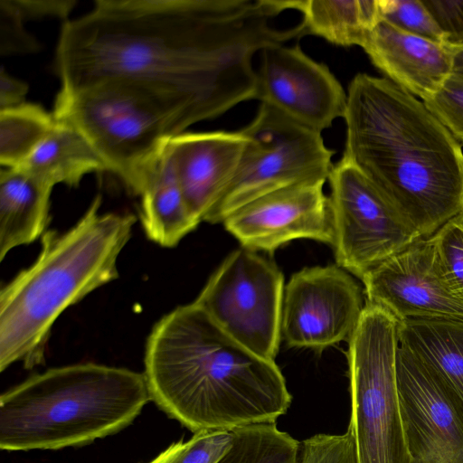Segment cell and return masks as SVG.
<instances>
[{"instance_id": "6da1fadb", "label": "cell", "mask_w": 463, "mask_h": 463, "mask_svg": "<svg viewBox=\"0 0 463 463\" xmlns=\"http://www.w3.org/2000/svg\"><path fill=\"white\" fill-rule=\"evenodd\" d=\"M287 0H98L66 20L55 65L61 91L136 82L178 112L184 129L255 99V55L304 36L278 28Z\"/></svg>"}, {"instance_id": "7a4b0ae2", "label": "cell", "mask_w": 463, "mask_h": 463, "mask_svg": "<svg viewBox=\"0 0 463 463\" xmlns=\"http://www.w3.org/2000/svg\"><path fill=\"white\" fill-rule=\"evenodd\" d=\"M341 159L357 169L420 238L463 213L461 144L417 97L358 73L348 85Z\"/></svg>"}, {"instance_id": "3957f363", "label": "cell", "mask_w": 463, "mask_h": 463, "mask_svg": "<svg viewBox=\"0 0 463 463\" xmlns=\"http://www.w3.org/2000/svg\"><path fill=\"white\" fill-rule=\"evenodd\" d=\"M144 361L151 401L194 433L276 423L291 404L275 362L235 341L194 302L156 322Z\"/></svg>"}, {"instance_id": "277c9868", "label": "cell", "mask_w": 463, "mask_h": 463, "mask_svg": "<svg viewBox=\"0 0 463 463\" xmlns=\"http://www.w3.org/2000/svg\"><path fill=\"white\" fill-rule=\"evenodd\" d=\"M98 194L65 232L47 230L36 260L0 291V371L44 363L53 324L69 307L118 277V259L132 235V213L99 212Z\"/></svg>"}, {"instance_id": "5b68a950", "label": "cell", "mask_w": 463, "mask_h": 463, "mask_svg": "<svg viewBox=\"0 0 463 463\" xmlns=\"http://www.w3.org/2000/svg\"><path fill=\"white\" fill-rule=\"evenodd\" d=\"M151 401L144 373L94 363L54 367L0 396V449H61L117 433Z\"/></svg>"}, {"instance_id": "8992f818", "label": "cell", "mask_w": 463, "mask_h": 463, "mask_svg": "<svg viewBox=\"0 0 463 463\" xmlns=\"http://www.w3.org/2000/svg\"><path fill=\"white\" fill-rule=\"evenodd\" d=\"M54 118L74 127L135 194L139 195L165 142L184 132L181 118L166 100L126 80H105L73 90H60Z\"/></svg>"}, {"instance_id": "52a82bcc", "label": "cell", "mask_w": 463, "mask_h": 463, "mask_svg": "<svg viewBox=\"0 0 463 463\" xmlns=\"http://www.w3.org/2000/svg\"><path fill=\"white\" fill-rule=\"evenodd\" d=\"M398 321L367 303L348 339V377L356 463H412L397 378Z\"/></svg>"}, {"instance_id": "ba28073f", "label": "cell", "mask_w": 463, "mask_h": 463, "mask_svg": "<svg viewBox=\"0 0 463 463\" xmlns=\"http://www.w3.org/2000/svg\"><path fill=\"white\" fill-rule=\"evenodd\" d=\"M238 170L203 222H223L232 213L269 193L304 183L326 182L334 151L322 133L261 103L251 122Z\"/></svg>"}, {"instance_id": "9c48e42d", "label": "cell", "mask_w": 463, "mask_h": 463, "mask_svg": "<svg viewBox=\"0 0 463 463\" xmlns=\"http://www.w3.org/2000/svg\"><path fill=\"white\" fill-rule=\"evenodd\" d=\"M284 278L255 250L232 251L194 300L227 335L274 361L281 338Z\"/></svg>"}, {"instance_id": "30bf717a", "label": "cell", "mask_w": 463, "mask_h": 463, "mask_svg": "<svg viewBox=\"0 0 463 463\" xmlns=\"http://www.w3.org/2000/svg\"><path fill=\"white\" fill-rule=\"evenodd\" d=\"M333 247L337 266L361 279L420 239L388 200L340 159L328 176Z\"/></svg>"}, {"instance_id": "8fae6325", "label": "cell", "mask_w": 463, "mask_h": 463, "mask_svg": "<svg viewBox=\"0 0 463 463\" xmlns=\"http://www.w3.org/2000/svg\"><path fill=\"white\" fill-rule=\"evenodd\" d=\"M362 290L337 265L305 268L284 289L281 336L288 347H326L349 339L364 309Z\"/></svg>"}, {"instance_id": "7c38bea8", "label": "cell", "mask_w": 463, "mask_h": 463, "mask_svg": "<svg viewBox=\"0 0 463 463\" xmlns=\"http://www.w3.org/2000/svg\"><path fill=\"white\" fill-rule=\"evenodd\" d=\"M255 99L322 133L343 118L347 94L331 71L298 45L278 43L260 52Z\"/></svg>"}, {"instance_id": "4fadbf2b", "label": "cell", "mask_w": 463, "mask_h": 463, "mask_svg": "<svg viewBox=\"0 0 463 463\" xmlns=\"http://www.w3.org/2000/svg\"><path fill=\"white\" fill-rule=\"evenodd\" d=\"M397 378L412 463H463V402L401 345Z\"/></svg>"}, {"instance_id": "5bb4252c", "label": "cell", "mask_w": 463, "mask_h": 463, "mask_svg": "<svg viewBox=\"0 0 463 463\" xmlns=\"http://www.w3.org/2000/svg\"><path fill=\"white\" fill-rule=\"evenodd\" d=\"M366 302L383 307L398 322L463 320V299L440 269L431 238H420L360 279Z\"/></svg>"}, {"instance_id": "9a60e30c", "label": "cell", "mask_w": 463, "mask_h": 463, "mask_svg": "<svg viewBox=\"0 0 463 463\" xmlns=\"http://www.w3.org/2000/svg\"><path fill=\"white\" fill-rule=\"evenodd\" d=\"M326 182L291 185L243 205L223 222L243 248L273 252L296 239L332 245L334 234Z\"/></svg>"}, {"instance_id": "2e32d148", "label": "cell", "mask_w": 463, "mask_h": 463, "mask_svg": "<svg viewBox=\"0 0 463 463\" xmlns=\"http://www.w3.org/2000/svg\"><path fill=\"white\" fill-rule=\"evenodd\" d=\"M248 144L241 132H184L170 137L164 153L184 198L201 222L233 179Z\"/></svg>"}, {"instance_id": "e0dca14e", "label": "cell", "mask_w": 463, "mask_h": 463, "mask_svg": "<svg viewBox=\"0 0 463 463\" xmlns=\"http://www.w3.org/2000/svg\"><path fill=\"white\" fill-rule=\"evenodd\" d=\"M362 48L386 79L423 102L433 98L453 73L451 48L385 20H381Z\"/></svg>"}, {"instance_id": "ac0fdd59", "label": "cell", "mask_w": 463, "mask_h": 463, "mask_svg": "<svg viewBox=\"0 0 463 463\" xmlns=\"http://www.w3.org/2000/svg\"><path fill=\"white\" fill-rule=\"evenodd\" d=\"M53 187L23 168H2L0 260L13 249L30 244L46 232Z\"/></svg>"}, {"instance_id": "d6986e66", "label": "cell", "mask_w": 463, "mask_h": 463, "mask_svg": "<svg viewBox=\"0 0 463 463\" xmlns=\"http://www.w3.org/2000/svg\"><path fill=\"white\" fill-rule=\"evenodd\" d=\"M139 196L141 225L147 238L162 247H175L200 223L184 198L164 148Z\"/></svg>"}, {"instance_id": "ffe728a7", "label": "cell", "mask_w": 463, "mask_h": 463, "mask_svg": "<svg viewBox=\"0 0 463 463\" xmlns=\"http://www.w3.org/2000/svg\"><path fill=\"white\" fill-rule=\"evenodd\" d=\"M398 323L400 345L431 370L463 402V320Z\"/></svg>"}, {"instance_id": "44dd1931", "label": "cell", "mask_w": 463, "mask_h": 463, "mask_svg": "<svg viewBox=\"0 0 463 463\" xmlns=\"http://www.w3.org/2000/svg\"><path fill=\"white\" fill-rule=\"evenodd\" d=\"M299 12L304 33L343 46H364L381 22L379 0H287Z\"/></svg>"}, {"instance_id": "7402d4cb", "label": "cell", "mask_w": 463, "mask_h": 463, "mask_svg": "<svg viewBox=\"0 0 463 463\" xmlns=\"http://www.w3.org/2000/svg\"><path fill=\"white\" fill-rule=\"evenodd\" d=\"M55 120L53 129L20 168L52 186L63 184L70 187L78 186L87 174L108 171L100 156L74 127Z\"/></svg>"}, {"instance_id": "603a6c76", "label": "cell", "mask_w": 463, "mask_h": 463, "mask_svg": "<svg viewBox=\"0 0 463 463\" xmlns=\"http://www.w3.org/2000/svg\"><path fill=\"white\" fill-rule=\"evenodd\" d=\"M56 120L40 105L24 102L0 110V164L21 166L51 133Z\"/></svg>"}, {"instance_id": "cb8c5ba5", "label": "cell", "mask_w": 463, "mask_h": 463, "mask_svg": "<svg viewBox=\"0 0 463 463\" xmlns=\"http://www.w3.org/2000/svg\"><path fill=\"white\" fill-rule=\"evenodd\" d=\"M232 445L218 463H298L300 442L276 423L233 430Z\"/></svg>"}, {"instance_id": "d4e9b609", "label": "cell", "mask_w": 463, "mask_h": 463, "mask_svg": "<svg viewBox=\"0 0 463 463\" xmlns=\"http://www.w3.org/2000/svg\"><path fill=\"white\" fill-rule=\"evenodd\" d=\"M233 430H204L171 444L148 463H218L232 445Z\"/></svg>"}, {"instance_id": "484cf974", "label": "cell", "mask_w": 463, "mask_h": 463, "mask_svg": "<svg viewBox=\"0 0 463 463\" xmlns=\"http://www.w3.org/2000/svg\"><path fill=\"white\" fill-rule=\"evenodd\" d=\"M430 238L445 279L463 299V213L449 220Z\"/></svg>"}, {"instance_id": "4316f807", "label": "cell", "mask_w": 463, "mask_h": 463, "mask_svg": "<svg viewBox=\"0 0 463 463\" xmlns=\"http://www.w3.org/2000/svg\"><path fill=\"white\" fill-rule=\"evenodd\" d=\"M382 20L414 35L444 44V34L422 0H379Z\"/></svg>"}, {"instance_id": "83f0119b", "label": "cell", "mask_w": 463, "mask_h": 463, "mask_svg": "<svg viewBox=\"0 0 463 463\" xmlns=\"http://www.w3.org/2000/svg\"><path fill=\"white\" fill-rule=\"evenodd\" d=\"M427 108L463 144V76L452 73Z\"/></svg>"}, {"instance_id": "f1b7e54d", "label": "cell", "mask_w": 463, "mask_h": 463, "mask_svg": "<svg viewBox=\"0 0 463 463\" xmlns=\"http://www.w3.org/2000/svg\"><path fill=\"white\" fill-rule=\"evenodd\" d=\"M12 0H0V53L12 55L35 52L38 43L24 27Z\"/></svg>"}, {"instance_id": "f546056e", "label": "cell", "mask_w": 463, "mask_h": 463, "mask_svg": "<svg viewBox=\"0 0 463 463\" xmlns=\"http://www.w3.org/2000/svg\"><path fill=\"white\" fill-rule=\"evenodd\" d=\"M444 34V45L463 47V0H422Z\"/></svg>"}, {"instance_id": "4dcf8cb0", "label": "cell", "mask_w": 463, "mask_h": 463, "mask_svg": "<svg viewBox=\"0 0 463 463\" xmlns=\"http://www.w3.org/2000/svg\"><path fill=\"white\" fill-rule=\"evenodd\" d=\"M12 2L24 22L45 17L67 18L76 3L71 0H12Z\"/></svg>"}, {"instance_id": "1f68e13d", "label": "cell", "mask_w": 463, "mask_h": 463, "mask_svg": "<svg viewBox=\"0 0 463 463\" xmlns=\"http://www.w3.org/2000/svg\"><path fill=\"white\" fill-rule=\"evenodd\" d=\"M28 86L14 79L4 69L0 72V110L19 106L25 102Z\"/></svg>"}, {"instance_id": "d6a6232c", "label": "cell", "mask_w": 463, "mask_h": 463, "mask_svg": "<svg viewBox=\"0 0 463 463\" xmlns=\"http://www.w3.org/2000/svg\"><path fill=\"white\" fill-rule=\"evenodd\" d=\"M453 50V73L463 76V47Z\"/></svg>"}]
</instances>
